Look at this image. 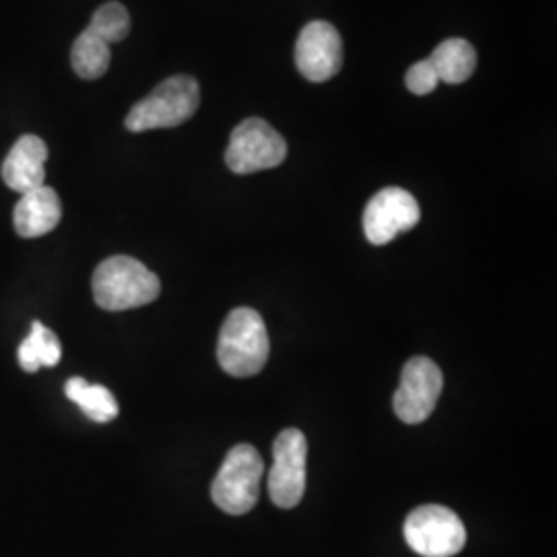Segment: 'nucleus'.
<instances>
[{
    "label": "nucleus",
    "instance_id": "0eeeda50",
    "mask_svg": "<svg viewBox=\"0 0 557 557\" xmlns=\"http://www.w3.org/2000/svg\"><path fill=\"white\" fill-rule=\"evenodd\" d=\"M308 442L299 430H283L273 444L269 496L278 508H296L306 492Z\"/></svg>",
    "mask_w": 557,
    "mask_h": 557
},
{
    "label": "nucleus",
    "instance_id": "a211bd4d",
    "mask_svg": "<svg viewBox=\"0 0 557 557\" xmlns=\"http://www.w3.org/2000/svg\"><path fill=\"white\" fill-rule=\"evenodd\" d=\"M438 73L430 59L419 60L405 75V85L413 96L432 94L438 87Z\"/></svg>",
    "mask_w": 557,
    "mask_h": 557
},
{
    "label": "nucleus",
    "instance_id": "7ed1b4c3",
    "mask_svg": "<svg viewBox=\"0 0 557 557\" xmlns=\"http://www.w3.org/2000/svg\"><path fill=\"white\" fill-rule=\"evenodd\" d=\"M199 106V81L188 75H176L163 81L147 98L137 101L126 114L124 126L131 133L174 128L193 119Z\"/></svg>",
    "mask_w": 557,
    "mask_h": 557
},
{
    "label": "nucleus",
    "instance_id": "ddd939ff",
    "mask_svg": "<svg viewBox=\"0 0 557 557\" xmlns=\"http://www.w3.org/2000/svg\"><path fill=\"white\" fill-rule=\"evenodd\" d=\"M432 64L438 73V79L448 83V85H460L478 69V52L471 41L462 38H450L440 44L432 52Z\"/></svg>",
    "mask_w": 557,
    "mask_h": 557
},
{
    "label": "nucleus",
    "instance_id": "2eb2a0df",
    "mask_svg": "<svg viewBox=\"0 0 557 557\" xmlns=\"http://www.w3.org/2000/svg\"><path fill=\"white\" fill-rule=\"evenodd\" d=\"M112 60L110 44L101 40L91 29L81 32L71 50V64L77 77L85 81L100 79L106 75Z\"/></svg>",
    "mask_w": 557,
    "mask_h": 557
},
{
    "label": "nucleus",
    "instance_id": "39448f33",
    "mask_svg": "<svg viewBox=\"0 0 557 557\" xmlns=\"http://www.w3.org/2000/svg\"><path fill=\"white\" fill-rule=\"evenodd\" d=\"M287 158V143L262 119H246L232 131L225 163L234 174L273 170Z\"/></svg>",
    "mask_w": 557,
    "mask_h": 557
},
{
    "label": "nucleus",
    "instance_id": "9b49d317",
    "mask_svg": "<svg viewBox=\"0 0 557 557\" xmlns=\"http://www.w3.org/2000/svg\"><path fill=\"white\" fill-rule=\"evenodd\" d=\"M46 143L36 135H23L2 161L4 184L20 195L40 188L46 180Z\"/></svg>",
    "mask_w": 557,
    "mask_h": 557
},
{
    "label": "nucleus",
    "instance_id": "9d476101",
    "mask_svg": "<svg viewBox=\"0 0 557 557\" xmlns=\"http://www.w3.org/2000/svg\"><path fill=\"white\" fill-rule=\"evenodd\" d=\"M296 66L312 83L331 81L343 66V40L329 21H310L296 41Z\"/></svg>",
    "mask_w": 557,
    "mask_h": 557
},
{
    "label": "nucleus",
    "instance_id": "f3484780",
    "mask_svg": "<svg viewBox=\"0 0 557 557\" xmlns=\"http://www.w3.org/2000/svg\"><path fill=\"white\" fill-rule=\"evenodd\" d=\"M87 29L98 34L101 40H106L108 44H116V41L128 38V34H131V15H128L124 4L112 0V2L101 4L100 9L94 13Z\"/></svg>",
    "mask_w": 557,
    "mask_h": 557
},
{
    "label": "nucleus",
    "instance_id": "dca6fc26",
    "mask_svg": "<svg viewBox=\"0 0 557 557\" xmlns=\"http://www.w3.org/2000/svg\"><path fill=\"white\" fill-rule=\"evenodd\" d=\"M62 356L60 341L41 322L32 324V333L20 345V363L25 372H38L41 366H57Z\"/></svg>",
    "mask_w": 557,
    "mask_h": 557
},
{
    "label": "nucleus",
    "instance_id": "4468645a",
    "mask_svg": "<svg viewBox=\"0 0 557 557\" xmlns=\"http://www.w3.org/2000/svg\"><path fill=\"white\" fill-rule=\"evenodd\" d=\"M64 393L91 421L108 423L119 418L116 398L101 384H89L83 379H71L64 386Z\"/></svg>",
    "mask_w": 557,
    "mask_h": 557
},
{
    "label": "nucleus",
    "instance_id": "423d86ee",
    "mask_svg": "<svg viewBox=\"0 0 557 557\" xmlns=\"http://www.w3.org/2000/svg\"><path fill=\"white\" fill-rule=\"evenodd\" d=\"M405 541L421 557H453L467 543L462 520L448 508L428 504L405 520Z\"/></svg>",
    "mask_w": 557,
    "mask_h": 557
},
{
    "label": "nucleus",
    "instance_id": "f8f14e48",
    "mask_svg": "<svg viewBox=\"0 0 557 557\" xmlns=\"http://www.w3.org/2000/svg\"><path fill=\"white\" fill-rule=\"evenodd\" d=\"M62 218L59 195L50 186H40L21 195L13 211V223L21 238H40L50 234Z\"/></svg>",
    "mask_w": 557,
    "mask_h": 557
},
{
    "label": "nucleus",
    "instance_id": "1a4fd4ad",
    "mask_svg": "<svg viewBox=\"0 0 557 557\" xmlns=\"http://www.w3.org/2000/svg\"><path fill=\"white\" fill-rule=\"evenodd\" d=\"M421 220L418 200L405 188L388 186L376 193L363 211V234L370 244L384 246L411 232Z\"/></svg>",
    "mask_w": 557,
    "mask_h": 557
},
{
    "label": "nucleus",
    "instance_id": "f03ea898",
    "mask_svg": "<svg viewBox=\"0 0 557 557\" xmlns=\"http://www.w3.org/2000/svg\"><path fill=\"white\" fill-rule=\"evenodd\" d=\"M94 298L108 312H122L156 301L160 278L143 262L131 257H112L100 262L94 273Z\"/></svg>",
    "mask_w": 557,
    "mask_h": 557
},
{
    "label": "nucleus",
    "instance_id": "6e6552de",
    "mask_svg": "<svg viewBox=\"0 0 557 557\" xmlns=\"http://www.w3.org/2000/svg\"><path fill=\"white\" fill-rule=\"evenodd\" d=\"M442 388L444 376L432 359H409L403 368L400 384L393 398L397 418L409 425L425 421L434 413Z\"/></svg>",
    "mask_w": 557,
    "mask_h": 557
},
{
    "label": "nucleus",
    "instance_id": "20e7f679",
    "mask_svg": "<svg viewBox=\"0 0 557 557\" xmlns=\"http://www.w3.org/2000/svg\"><path fill=\"white\" fill-rule=\"evenodd\" d=\"M262 473L264 462L255 446H234L223 460L220 473L211 487V496L218 508L232 517H242L250 512L259 502Z\"/></svg>",
    "mask_w": 557,
    "mask_h": 557
},
{
    "label": "nucleus",
    "instance_id": "f257e3e1",
    "mask_svg": "<svg viewBox=\"0 0 557 557\" xmlns=\"http://www.w3.org/2000/svg\"><path fill=\"white\" fill-rule=\"evenodd\" d=\"M271 354L264 320L252 308H236L221 326L218 341L220 366L236 379L257 376Z\"/></svg>",
    "mask_w": 557,
    "mask_h": 557
}]
</instances>
